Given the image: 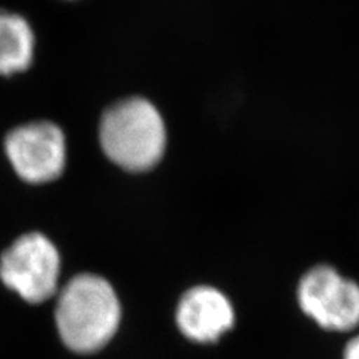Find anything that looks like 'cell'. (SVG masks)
<instances>
[{"label":"cell","mask_w":359,"mask_h":359,"mask_svg":"<svg viewBox=\"0 0 359 359\" xmlns=\"http://www.w3.org/2000/svg\"><path fill=\"white\" fill-rule=\"evenodd\" d=\"M121 318L120 302L105 278L80 274L67 283L55 306V325L63 343L78 353L102 349L114 337Z\"/></svg>","instance_id":"obj_1"},{"label":"cell","mask_w":359,"mask_h":359,"mask_svg":"<svg viewBox=\"0 0 359 359\" xmlns=\"http://www.w3.org/2000/svg\"><path fill=\"white\" fill-rule=\"evenodd\" d=\"M99 141L112 163L130 172H144L165 156L168 130L161 111L150 100L128 97L105 111Z\"/></svg>","instance_id":"obj_2"},{"label":"cell","mask_w":359,"mask_h":359,"mask_svg":"<svg viewBox=\"0 0 359 359\" xmlns=\"http://www.w3.org/2000/svg\"><path fill=\"white\" fill-rule=\"evenodd\" d=\"M299 310L328 332H352L359 327V283L330 264H318L297 286Z\"/></svg>","instance_id":"obj_3"},{"label":"cell","mask_w":359,"mask_h":359,"mask_svg":"<svg viewBox=\"0 0 359 359\" xmlns=\"http://www.w3.org/2000/svg\"><path fill=\"white\" fill-rule=\"evenodd\" d=\"M60 274V256L42 233L22 235L0 257V278L32 304L50 299Z\"/></svg>","instance_id":"obj_4"},{"label":"cell","mask_w":359,"mask_h":359,"mask_svg":"<svg viewBox=\"0 0 359 359\" xmlns=\"http://www.w3.org/2000/svg\"><path fill=\"white\" fill-rule=\"evenodd\" d=\"M5 153L17 175L42 184L59 178L66 165V140L51 121H32L8 133Z\"/></svg>","instance_id":"obj_5"},{"label":"cell","mask_w":359,"mask_h":359,"mask_svg":"<svg viewBox=\"0 0 359 359\" xmlns=\"http://www.w3.org/2000/svg\"><path fill=\"white\" fill-rule=\"evenodd\" d=\"M175 323L187 340L198 344H215L233 330L237 311L223 290L199 285L190 287L180 298Z\"/></svg>","instance_id":"obj_6"},{"label":"cell","mask_w":359,"mask_h":359,"mask_svg":"<svg viewBox=\"0 0 359 359\" xmlns=\"http://www.w3.org/2000/svg\"><path fill=\"white\" fill-rule=\"evenodd\" d=\"M35 33L25 17L0 11V75L25 72L35 57Z\"/></svg>","instance_id":"obj_7"},{"label":"cell","mask_w":359,"mask_h":359,"mask_svg":"<svg viewBox=\"0 0 359 359\" xmlns=\"http://www.w3.org/2000/svg\"><path fill=\"white\" fill-rule=\"evenodd\" d=\"M341 359H359V334L351 337L343 349Z\"/></svg>","instance_id":"obj_8"}]
</instances>
